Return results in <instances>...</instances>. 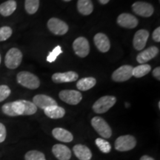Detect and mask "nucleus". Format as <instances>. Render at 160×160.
I'll list each match as a JSON object with an SVG mask.
<instances>
[{"label":"nucleus","mask_w":160,"mask_h":160,"mask_svg":"<svg viewBox=\"0 0 160 160\" xmlns=\"http://www.w3.org/2000/svg\"><path fill=\"white\" fill-rule=\"evenodd\" d=\"M2 111L9 117L30 116L36 113L37 107L31 102L22 99L5 104L2 107Z\"/></svg>","instance_id":"f257e3e1"},{"label":"nucleus","mask_w":160,"mask_h":160,"mask_svg":"<svg viewBox=\"0 0 160 160\" xmlns=\"http://www.w3.org/2000/svg\"><path fill=\"white\" fill-rule=\"evenodd\" d=\"M17 79L18 83L28 89H37L40 85L39 78L28 71L19 72L17 76Z\"/></svg>","instance_id":"f03ea898"},{"label":"nucleus","mask_w":160,"mask_h":160,"mask_svg":"<svg viewBox=\"0 0 160 160\" xmlns=\"http://www.w3.org/2000/svg\"><path fill=\"white\" fill-rule=\"evenodd\" d=\"M117 102V98L113 96H104L99 98L93 105V111L97 113H104L113 107Z\"/></svg>","instance_id":"7ed1b4c3"},{"label":"nucleus","mask_w":160,"mask_h":160,"mask_svg":"<svg viewBox=\"0 0 160 160\" xmlns=\"http://www.w3.org/2000/svg\"><path fill=\"white\" fill-rule=\"evenodd\" d=\"M137 145V139L133 136L124 135L120 136L116 139L114 146L118 151L125 152L133 150Z\"/></svg>","instance_id":"20e7f679"},{"label":"nucleus","mask_w":160,"mask_h":160,"mask_svg":"<svg viewBox=\"0 0 160 160\" xmlns=\"http://www.w3.org/2000/svg\"><path fill=\"white\" fill-rule=\"evenodd\" d=\"M91 125L104 139H108L112 136V130L105 119L99 117H94L91 119Z\"/></svg>","instance_id":"39448f33"},{"label":"nucleus","mask_w":160,"mask_h":160,"mask_svg":"<svg viewBox=\"0 0 160 160\" xmlns=\"http://www.w3.org/2000/svg\"><path fill=\"white\" fill-rule=\"evenodd\" d=\"M22 60V53L20 50L16 48L10 49L5 58V66L9 69H16L19 67Z\"/></svg>","instance_id":"423d86ee"},{"label":"nucleus","mask_w":160,"mask_h":160,"mask_svg":"<svg viewBox=\"0 0 160 160\" xmlns=\"http://www.w3.org/2000/svg\"><path fill=\"white\" fill-rule=\"evenodd\" d=\"M60 99L72 105H78L82 99V95L79 91L75 90H63L59 93Z\"/></svg>","instance_id":"0eeeda50"},{"label":"nucleus","mask_w":160,"mask_h":160,"mask_svg":"<svg viewBox=\"0 0 160 160\" xmlns=\"http://www.w3.org/2000/svg\"><path fill=\"white\" fill-rule=\"evenodd\" d=\"M49 31L55 35H65L68 31V25L62 20L57 18H51L48 22Z\"/></svg>","instance_id":"6e6552de"},{"label":"nucleus","mask_w":160,"mask_h":160,"mask_svg":"<svg viewBox=\"0 0 160 160\" xmlns=\"http://www.w3.org/2000/svg\"><path fill=\"white\" fill-rule=\"evenodd\" d=\"M133 68L131 65H125L119 67L112 74V79L117 82L128 81L133 77Z\"/></svg>","instance_id":"1a4fd4ad"},{"label":"nucleus","mask_w":160,"mask_h":160,"mask_svg":"<svg viewBox=\"0 0 160 160\" xmlns=\"http://www.w3.org/2000/svg\"><path fill=\"white\" fill-rule=\"evenodd\" d=\"M73 49L78 57H86L90 53V44L85 37H79L73 42Z\"/></svg>","instance_id":"9d476101"},{"label":"nucleus","mask_w":160,"mask_h":160,"mask_svg":"<svg viewBox=\"0 0 160 160\" xmlns=\"http://www.w3.org/2000/svg\"><path fill=\"white\" fill-rule=\"evenodd\" d=\"M132 9L136 14L143 17H151L154 12L153 5L145 2H136L132 5Z\"/></svg>","instance_id":"9b49d317"},{"label":"nucleus","mask_w":160,"mask_h":160,"mask_svg":"<svg viewBox=\"0 0 160 160\" xmlns=\"http://www.w3.org/2000/svg\"><path fill=\"white\" fill-rule=\"evenodd\" d=\"M149 32L147 30L141 29L136 32L133 39V48L137 51H142L145 47L149 38Z\"/></svg>","instance_id":"f8f14e48"},{"label":"nucleus","mask_w":160,"mask_h":160,"mask_svg":"<svg viewBox=\"0 0 160 160\" xmlns=\"http://www.w3.org/2000/svg\"><path fill=\"white\" fill-rule=\"evenodd\" d=\"M137 18L131 13H122L117 18L118 25L125 28H134L138 25Z\"/></svg>","instance_id":"ddd939ff"},{"label":"nucleus","mask_w":160,"mask_h":160,"mask_svg":"<svg viewBox=\"0 0 160 160\" xmlns=\"http://www.w3.org/2000/svg\"><path fill=\"white\" fill-rule=\"evenodd\" d=\"M33 103L37 108H39L42 110H45L51 106L57 105V102L53 98L45 94L36 95L33 98Z\"/></svg>","instance_id":"4468645a"},{"label":"nucleus","mask_w":160,"mask_h":160,"mask_svg":"<svg viewBox=\"0 0 160 160\" xmlns=\"http://www.w3.org/2000/svg\"><path fill=\"white\" fill-rule=\"evenodd\" d=\"M93 42L97 49L102 53H106L111 48L110 40L105 33H97L93 38Z\"/></svg>","instance_id":"2eb2a0df"},{"label":"nucleus","mask_w":160,"mask_h":160,"mask_svg":"<svg viewBox=\"0 0 160 160\" xmlns=\"http://www.w3.org/2000/svg\"><path fill=\"white\" fill-rule=\"evenodd\" d=\"M79 75L74 71H68L65 73H56L52 76V80L55 83L71 82L77 81Z\"/></svg>","instance_id":"dca6fc26"},{"label":"nucleus","mask_w":160,"mask_h":160,"mask_svg":"<svg viewBox=\"0 0 160 160\" xmlns=\"http://www.w3.org/2000/svg\"><path fill=\"white\" fill-rule=\"evenodd\" d=\"M52 152L59 160H69L71 158V151L68 147L62 144H57L52 148Z\"/></svg>","instance_id":"f3484780"},{"label":"nucleus","mask_w":160,"mask_h":160,"mask_svg":"<svg viewBox=\"0 0 160 160\" xmlns=\"http://www.w3.org/2000/svg\"><path fill=\"white\" fill-rule=\"evenodd\" d=\"M159 53V48L156 46H151L145 51L140 52L137 57V60L139 63L145 64L150 60L156 57Z\"/></svg>","instance_id":"a211bd4d"},{"label":"nucleus","mask_w":160,"mask_h":160,"mask_svg":"<svg viewBox=\"0 0 160 160\" xmlns=\"http://www.w3.org/2000/svg\"><path fill=\"white\" fill-rule=\"evenodd\" d=\"M52 135L56 139L63 142H71L73 141V136L71 132L62 128H56L52 131Z\"/></svg>","instance_id":"6ab92c4d"},{"label":"nucleus","mask_w":160,"mask_h":160,"mask_svg":"<svg viewBox=\"0 0 160 160\" xmlns=\"http://www.w3.org/2000/svg\"><path fill=\"white\" fill-rule=\"evenodd\" d=\"M73 151L76 157L79 160H91L92 153L89 148L83 145H76L73 146Z\"/></svg>","instance_id":"aec40b11"},{"label":"nucleus","mask_w":160,"mask_h":160,"mask_svg":"<svg viewBox=\"0 0 160 160\" xmlns=\"http://www.w3.org/2000/svg\"><path fill=\"white\" fill-rule=\"evenodd\" d=\"M45 114L51 119H61L65 115V110L58 105L51 106L44 110Z\"/></svg>","instance_id":"412c9836"},{"label":"nucleus","mask_w":160,"mask_h":160,"mask_svg":"<svg viewBox=\"0 0 160 160\" xmlns=\"http://www.w3.org/2000/svg\"><path fill=\"white\" fill-rule=\"evenodd\" d=\"M17 9V2L14 0H8L0 5V14L3 17L11 16Z\"/></svg>","instance_id":"4be33fe9"},{"label":"nucleus","mask_w":160,"mask_h":160,"mask_svg":"<svg viewBox=\"0 0 160 160\" xmlns=\"http://www.w3.org/2000/svg\"><path fill=\"white\" fill-rule=\"evenodd\" d=\"M97 84V80L93 77H85L77 82V88L82 91H86L91 89Z\"/></svg>","instance_id":"5701e85b"},{"label":"nucleus","mask_w":160,"mask_h":160,"mask_svg":"<svg viewBox=\"0 0 160 160\" xmlns=\"http://www.w3.org/2000/svg\"><path fill=\"white\" fill-rule=\"evenodd\" d=\"M77 9L81 14L90 15L93 11V5L91 0H78Z\"/></svg>","instance_id":"b1692460"},{"label":"nucleus","mask_w":160,"mask_h":160,"mask_svg":"<svg viewBox=\"0 0 160 160\" xmlns=\"http://www.w3.org/2000/svg\"><path fill=\"white\" fill-rule=\"evenodd\" d=\"M151 70V67L148 64H141L133 69V76L137 78H141L147 75Z\"/></svg>","instance_id":"393cba45"},{"label":"nucleus","mask_w":160,"mask_h":160,"mask_svg":"<svg viewBox=\"0 0 160 160\" xmlns=\"http://www.w3.org/2000/svg\"><path fill=\"white\" fill-rule=\"evenodd\" d=\"M39 7V0H25V8L29 14H34Z\"/></svg>","instance_id":"a878e982"},{"label":"nucleus","mask_w":160,"mask_h":160,"mask_svg":"<svg viewBox=\"0 0 160 160\" xmlns=\"http://www.w3.org/2000/svg\"><path fill=\"white\" fill-rule=\"evenodd\" d=\"M96 145L99 149L104 153H108L111 151V145L108 142L102 138H97L95 141Z\"/></svg>","instance_id":"bb28decb"},{"label":"nucleus","mask_w":160,"mask_h":160,"mask_svg":"<svg viewBox=\"0 0 160 160\" xmlns=\"http://www.w3.org/2000/svg\"><path fill=\"white\" fill-rule=\"evenodd\" d=\"M25 160H46L45 156L42 152L38 151H30L25 153Z\"/></svg>","instance_id":"cd10ccee"},{"label":"nucleus","mask_w":160,"mask_h":160,"mask_svg":"<svg viewBox=\"0 0 160 160\" xmlns=\"http://www.w3.org/2000/svg\"><path fill=\"white\" fill-rule=\"evenodd\" d=\"M13 31L8 26L0 28V42L5 41L11 37Z\"/></svg>","instance_id":"c85d7f7f"},{"label":"nucleus","mask_w":160,"mask_h":160,"mask_svg":"<svg viewBox=\"0 0 160 160\" xmlns=\"http://www.w3.org/2000/svg\"><path fill=\"white\" fill-rule=\"evenodd\" d=\"M62 53V48L59 45H57L53 51L49 53L48 56L47 57V61L50 63L53 62L57 59V58L59 57V55L61 54Z\"/></svg>","instance_id":"c756f323"},{"label":"nucleus","mask_w":160,"mask_h":160,"mask_svg":"<svg viewBox=\"0 0 160 160\" xmlns=\"http://www.w3.org/2000/svg\"><path fill=\"white\" fill-rule=\"evenodd\" d=\"M11 91L8 85H0V102L7 99L11 94Z\"/></svg>","instance_id":"7c9ffc66"},{"label":"nucleus","mask_w":160,"mask_h":160,"mask_svg":"<svg viewBox=\"0 0 160 160\" xmlns=\"http://www.w3.org/2000/svg\"><path fill=\"white\" fill-rule=\"evenodd\" d=\"M6 136H7V131H6L5 126L2 123L0 122V143L5 141Z\"/></svg>","instance_id":"2f4dec72"},{"label":"nucleus","mask_w":160,"mask_h":160,"mask_svg":"<svg viewBox=\"0 0 160 160\" xmlns=\"http://www.w3.org/2000/svg\"><path fill=\"white\" fill-rule=\"evenodd\" d=\"M153 39L154 40L157 42H160V28L158 27L154 30L153 32V35H152Z\"/></svg>","instance_id":"473e14b6"},{"label":"nucleus","mask_w":160,"mask_h":160,"mask_svg":"<svg viewBox=\"0 0 160 160\" xmlns=\"http://www.w3.org/2000/svg\"><path fill=\"white\" fill-rule=\"evenodd\" d=\"M153 75L156 79L158 80H160V68L157 67L155 69H153Z\"/></svg>","instance_id":"72a5a7b5"},{"label":"nucleus","mask_w":160,"mask_h":160,"mask_svg":"<svg viewBox=\"0 0 160 160\" xmlns=\"http://www.w3.org/2000/svg\"><path fill=\"white\" fill-rule=\"evenodd\" d=\"M140 160H155V159H153V158L149 157V156L144 155L141 158H140Z\"/></svg>","instance_id":"f704fd0d"},{"label":"nucleus","mask_w":160,"mask_h":160,"mask_svg":"<svg viewBox=\"0 0 160 160\" xmlns=\"http://www.w3.org/2000/svg\"><path fill=\"white\" fill-rule=\"evenodd\" d=\"M109 1L110 0H99V2L102 4V5H106V4L109 2Z\"/></svg>","instance_id":"c9c22d12"},{"label":"nucleus","mask_w":160,"mask_h":160,"mask_svg":"<svg viewBox=\"0 0 160 160\" xmlns=\"http://www.w3.org/2000/svg\"><path fill=\"white\" fill-rule=\"evenodd\" d=\"M63 1H65V2H70V1H71V0H63Z\"/></svg>","instance_id":"e433bc0d"},{"label":"nucleus","mask_w":160,"mask_h":160,"mask_svg":"<svg viewBox=\"0 0 160 160\" xmlns=\"http://www.w3.org/2000/svg\"><path fill=\"white\" fill-rule=\"evenodd\" d=\"M159 108H160V102H159Z\"/></svg>","instance_id":"4c0bfd02"},{"label":"nucleus","mask_w":160,"mask_h":160,"mask_svg":"<svg viewBox=\"0 0 160 160\" xmlns=\"http://www.w3.org/2000/svg\"><path fill=\"white\" fill-rule=\"evenodd\" d=\"M0 63H1V55H0Z\"/></svg>","instance_id":"58836bf2"}]
</instances>
